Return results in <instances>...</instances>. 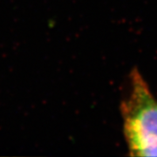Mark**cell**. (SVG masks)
<instances>
[{"mask_svg":"<svg viewBox=\"0 0 157 157\" xmlns=\"http://www.w3.org/2000/svg\"><path fill=\"white\" fill-rule=\"evenodd\" d=\"M121 111L130 155L157 156V99L137 69L130 73L129 93Z\"/></svg>","mask_w":157,"mask_h":157,"instance_id":"6da1fadb","label":"cell"}]
</instances>
